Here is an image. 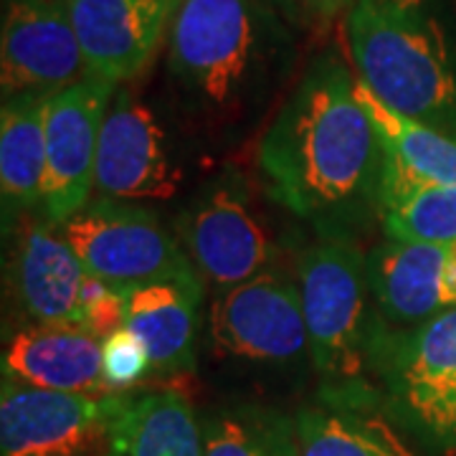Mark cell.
<instances>
[{"label": "cell", "instance_id": "obj_1", "mask_svg": "<svg viewBox=\"0 0 456 456\" xmlns=\"http://www.w3.org/2000/svg\"><path fill=\"white\" fill-rule=\"evenodd\" d=\"M338 51L320 53L261 134L256 160L272 198L320 236L380 221L386 155Z\"/></svg>", "mask_w": 456, "mask_h": 456}, {"label": "cell", "instance_id": "obj_2", "mask_svg": "<svg viewBox=\"0 0 456 456\" xmlns=\"http://www.w3.org/2000/svg\"><path fill=\"white\" fill-rule=\"evenodd\" d=\"M287 23L256 0H178L167 31L170 79L196 112L236 119L289 59Z\"/></svg>", "mask_w": 456, "mask_h": 456}, {"label": "cell", "instance_id": "obj_3", "mask_svg": "<svg viewBox=\"0 0 456 456\" xmlns=\"http://www.w3.org/2000/svg\"><path fill=\"white\" fill-rule=\"evenodd\" d=\"M345 41L386 107L456 137V53L431 0H355Z\"/></svg>", "mask_w": 456, "mask_h": 456}, {"label": "cell", "instance_id": "obj_4", "mask_svg": "<svg viewBox=\"0 0 456 456\" xmlns=\"http://www.w3.org/2000/svg\"><path fill=\"white\" fill-rule=\"evenodd\" d=\"M365 256L350 236H320L297 259V287L310 338V362L322 378V398L380 406L370 360L380 314Z\"/></svg>", "mask_w": 456, "mask_h": 456}, {"label": "cell", "instance_id": "obj_5", "mask_svg": "<svg viewBox=\"0 0 456 456\" xmlns=\"http://www.w3.org/2000/svg\"><path fill=\"white\" fill-rule=\"evenodd\" d=\"M380 411L436 454H456V305L408 330L380 322L370 360Z\"/></svg>", "mask_w": 456, "mask_h": 456}, {"label": "cell", "instance_id": "obj_6", "mask_svg": "<svg viewBox=\"0 0 456 456\" xmlns=\"http://www.w3.org/2000/svg\"><path fill=\"white\" fill-rule=\"evenodd\" d=\"M59 228L86 274L122 292L152 281H203L178 239L137 203L94 198Z\"/></svg>", "mask_w": 456, "mask_h": 456}, {"label": "cell", "instance_id": "obj_7", "mask_svg": "<svg viewBox=\"0 0 456 456\" xmlns=\"http://www.w3.org/2000/svg\"><path fill=\"white\" fill-rule=\"evenodd\" d=\"M213 347L256 365H297L310 358V338L297 281L266 269L216 294L208 314Z\"/></svg>", "mask_w": 456, "mask_h": 456}, {"label": "cell", "instance_id": "obj_8", "mask_svg": "<svg viewBox=\"0 0 456 456\" xmlns=\"http://www.w3.org/2000/svg\"><path fill=\"white\" fill-rule=\"evenodd\" d=\"M180 241L203 281L218 292L272 269L274 246L239 173L226 170L180 216Z\"/></svg>", "mask_w": 456, "mask_h": 456}, {"label": "cell", "instance_id": "obj_9", "mask_svg": "<svg viewBox=\"0 0 456 456\" xmlns=\"http://www.w3.org/2000/svg\"><path fill=\"white\" fill-rule=\"evenodd\" d=\"M125 393H61L3 378L0 456H69L110 444Z\"/></svg>", "mask_w": 456, "mask_h": 456}, {"label": "cell", "instance_id": "obj_10", "mask_svg": "<svg viewBox=\"0 0 456 456\" xmlns=\"http://www.w3.org/2000/svg\"><path fill=\"white\" fill-rule=\"evenodd\" d=\"M89 74L66 0H3V102L51 97Z\"/></svg>", "mask_w": 456, "mask_h": 456}, {"label": "cell", "instance_id": "obj_11", "mask_svg": "<svg viewBox=\"0 0 456 456\" xmlns=\"http://www.w3.org/2000/svg\"><path fill=\"white\" fill-rule=\"evenodd\" d=\"M117 94V84L86 77L49 99L46 110V178L41 208L61 226L89 203L102 122Z\"/></svg>", "mask_w": 456, "mask_h": 456}, {"label": "cell", "instance_id": "obj_12", "mask_svg": "<svg viewBox=\"0 0 456 456\" xmlns=\"http://www.w3.org/2000/svg\"><path fill=\"white\" fill-rule=\"evenodd\" d=\"M180 167L152 107L130 89L117 92L102 122L94 193L107 200H167L178 193Z\"/></svg>", "mask_w": 456, "mask_h": 456}, {"label": "cell", "instance_id": "obj_13", "mask_svg": "<svg viewBox=\"0 0 456 456\" xmlns=\"http://www.w3.org/2000/svg\"><path fill=\"white\" fill-rule=\"evenodd\" d=\"M92 77L137 79L170 31L178 0H66Z\"/></svg>", "mask_w": 456, "mask_h": 456}, {"label": "cell", "instance_id": "obj_14", "mask_svg": "<svg viewBox=\"0 0 456 456\" xmlns=\"http://www.w3.org/2000/svg\"><path fill=\"white\" fill-rule=\"evenodd\" d=\"M3 378L44 391L110 393L104 340L74 325L23 327L3 350Z\"/></svg>", "mask_w": 456, "mask_h": 456}, {"label": "cell", "instance_id": "obj_15", "mask_svg": "<svg viewBox=\"0 0 456 456\" xmlns=\"http://www.w3.org/2000/svg\"><path fill=\"white\" fill-rule=\"evenodd\" d=\"M86 269L56 224L23 231L13 256V292L36 325L82 327Z\"/></svg>", "mask_w": 456, "mask_h": 456}, {"label": "cell", "instance_id": "obj_16", "mask_svg": "<svg viewBox=\"0 0 456 456\" xmlns=\"http://www.w3.org/2000/svg\"><path fill=\"white\" fill-rule=\"evenodd\" d=\"M446 246L386 239L365 256L375 310L386 325L408 330L446 310L441 297Z\"/></svg>", "mask_w": 456, "mask_h": 456}, {"label": "cell", "instance_id": "obj_17", "mask_svg": "<svg viewBox=\"0 0 456 456\" xmlns=\"http://www.w3.org/2000/svg\"><path fill=\"white\" fill-rule=\"evenodd\" d=\"M203 281H152L125 292V327L137 335L152 370L178 375L196 365Z\"/></svg>", "mask_w": 456, "mask_h": 456}, {"label": "cell", "instance_id": "obj_18", "mask_svg": "<svg viewBox=\"0 0 456 456\" xmlns=\"http://www.w3.org/2000/svg\"><path fill=\"white\" fill-rule=\"evenodd\" d=\"M110 456H203L191 401L173 388L125 393L110 426Z\"/></svg>", "mask_w": 456, "mask_h": 456}, {"label": "cell", "instance_id": "obj_19", "mask_svg": "<svg viewBox=\"0 0 456 456\" xmlns=\"http://www.w3.org/2000/svg\"><path fill=\"white\" fill-rule=\"evenodd\" d=\"M297 456H416L380 406L320 401L292 416Z\"/></svg>", "mask_w": 456, "mask_h": 456}, {"label": "cell", "instance_id": "obj_20", "mask_svg": "<svg viewBox=\"0 0 456 456\" xmlns=\"http://www.w3.org/2000/svg\"><path fill=\"white\" fill-rule=\"evenodd\" d=\"M53 97V94H51ZM51 97H16L0 112L3 218L41 206L46 178V110Z\"/></svg>", "mask_w": 456, "mask_h": 456}, {"label": "cell", "instance_id": "obj_21", "mask_svg": "<svg viewBox=\"0 0 456 456\" xmlns=\"http://www.w3.org/2000/svg\"><path fill=\"white\" fill-rule=\"evenodd\" d=\"M358 99L380 137L383 173L419 185L456 188V137L428 127L386 107L368 86L358 82Z\"/></svg>", "mask_w": 456, "mask_h": 456}, {"label": "cell", "instance_id": "obj_22", "mask_svg": "<svg viewBox=\"0 0 456 456\" xmlns=\"http://www.w3.org/2000/svg\"><path fill=\"white\" fill-rule=\"evenodd\" d=\"M380 226L386 239L454 244L456 188L419 185L383 173Z\"/></svg>", "mask_w": 456, "mask_h": 456}, {"label": "cell", "instance_id": "obj_23", "mask_svg": "<svg viewBox=\"0 0 456 456\" xmlns=\"http://www.w3.org/2000/svg\"><path fill=\"white\" fill-rule=\"evenodd\" d=\"M203 456H297L294 421L272 411L233 408L200 421Z\"/></svg>", "mask_w": 456, "mask_h": 456}, {"label": "cell", "instance_id": "obj_24", "mask_svg": "<svg viewBox=\"0 0 456 456\" xmlns=\"http://www.w3.org/2000/svg\"><path fill=\"white\" fill-rule=\"evenodd\" d=\"M152 370V360L137 335L119 327L104 338V383L110 393H125Z\"/></svg>", "mask_w": 456, "mask_h": 456}, {"label": "cell", "instance_id": "obj_25", "mask_svg": "<svg viewBox=\"0 0 456 456\" xmlns=\"http://www.w3.org/2000/svg\"><path fill=\"white\" fill-rule=\"evenodd\" d=\"M82 327L102 340L125 327V292L86 274L82 287Z\"/></svg>", "mask_w": 456, "mask_h": 456}, {"label": "cell", "instance_id": "obj_26", "mask_svg": "<svg viewBox=\"0 0 456 456\" xmlns=\"http://www.w3.org/2000/svg\"><path fill=\"white\" fill-rule=\"evenodd\" d=\"M441 297L444 307L456 305V241L446 246V264H444V279H441Z\"/></svg>", "mask_w": 456, "mask_h": 456}, {"label": "cell", "instance_id": "obj_27", "mask_svg": "<svg viewBox=\"0 0 456 456\" xmlns=\"http://www.w3.org/2000/svg\"><path fill=\"white\" fill-rule=\"evenodd\" d=\"M355 0H305V8L312 16L330 20V18L340 16L342 11H350Z\"/></svg>", "mask_w": 456, "mask_h": 456}, {"label": "cell", "instance_id": "obj_28", "mask_svg": "<svg viewBox=\"0 0 456 456\" xmlns=\"http://www.w3.org/2000/svg\"><path fill=\"white\" fill-rule=\"evenodd\" d=\"M261 5H266V8H272V11H277L279 16L287 18L289 23H299L302 16H305V0H256Z\"/></svg>", "mask_w": 456, "mask_h": 456}, {"label": "cell", "instance_id": "obj_29", "mask_svg": "<svg viewBox=\"0 0 456 456\" xmlns=\"http://www.w3.org/2000/svg\"><path fill=\"white\" fill-rule=\"evenodd\" d=\"M69 456H110V444H102V446H94V449H86V452H79V454H69Z\"/></svg>", "mask_w": 456, "mask_h": 456}]
</instances>
